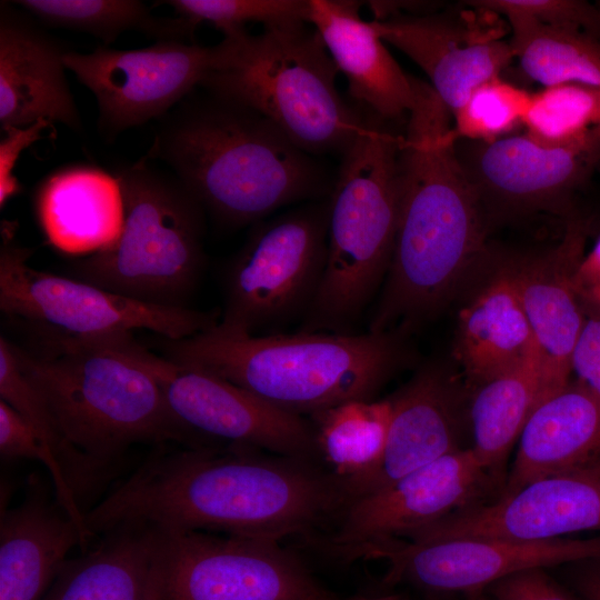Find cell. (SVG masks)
I'll list each match as a JSON object with an SVG mask.
<instances>
[{"mask_svg":"<svg viewBox=\"0 0 600 600\" xmlns=\"http://www.w3.org/2000/svg\"><path fill=\"white\" fill-rule=\"evenodd\" d=\"M351 499L321 461L240 444L157 447L84 516L94 537L131 520L166 531H207L311 543Z\"/></svg>","mask_w":600,"mask_h":600,"instance_id":"obj_1","label":"cell"},{"mask_svg":"<svg viewBox=\"0 0 600 600\" xmlns=\"http://www.w3.org/2000/svg\"><path fill=\"white\" fill-rule=\"evenodd\" d=\"M401 133L394 244L370 332L408 336L486 272L492 248L479 198L462 168L452 116L418 79Z\"/></svg>","mask_w":600,"mask_h":600,"instance_id":"obj_2","label":"cell"},{"mask_svg":"<svg viewBox=\"0 0 600 600\" xmlns=\"http://www.w3.org/2000/svg\"><path fill=\"white\" fill-rule=\"evenodd\" d=\"M160 120L147 158L164 162L222 226H252L330 194L316 157L248 107L199 87Z\"/></svg>","mask_w":600,"mask_h":600,"instance_id":"obj_3","label":"cell"},{"mask_svg":"<svg viewBox=\"0 0 600 600\" xmlns=\"http://www.w3.org/2000/svg\"><path fill=\"white\" fill-rule=\"evenodd\" d=\"M399 332L237 334L217 326L169 340L164 358L227 380L301 417L351 400H372L413 360Z\"/></svg>","mask_w":600,"mask_h":600,"instance_id":"obj_4","label":"cell"},{"mask_svg":"<svg viewBox=\"0 0 600 600\" xmlns=\"http://www.w3.org/2000/svg\"><path fill=\"white\" fill-rule=\"evenodd\" d=\"M124 337L34 336L32 346L13 347L59 433L89 458L122 469L138 444L204 446L178 420L154 377L126 350Z\"/></svg>","mask_w":600,"mask_h":600,"instance_id":"obj_5","label":"cell"},{"mask_svg":"<svg viewBox=\"0 0 600 600\" xmlns=\"http://www.w3.org/2000/svg\"><path fill=\"white\" fill-rule=\"evenodd\" d=\"M339 71L319 32L307 22L241 30L212 46L200 88L248 107L311 156H341L356 139L361 108L342 99Z\"/></svg>","mask_w":600,"mask_h":600,"instance_id":"obj_6","label":"cell"},{"mask_svg":"<svg viewBox=\"0 0 600 600\" xmlns=\"http://www.w3.org/2000/svg\"><path fill=\"white\" fill-rule=\"evenodd\" d=\"M361 111V128L332 181L326 267L301 332L354 333L390 266L401 134L392 130L393 122Z\"/></svg>","mask_w":600,"mask_h":600,"instance_id":"obj_7","label":"cell"},{"mask_svg":"<svg viewBox=\"0 0 600 600\" xmlns=\"http://www.w3.org/2000/svg\"><path fill=\"white\" fill-rule=\"evenodd\" d=\"M147 157L114 172L124 208L109 247L76 261L72 278L144 303L186 307L204 263V210Z\"/></svg>","mask_w":600,"mask_h":600,"instance_id":"obj_8","label":"cell"},{"mask_svg":"<svg viewBox=\"0 0 600 600\" xmlns=\"http://www.w3.org/2000/svg\"><path fill=\"white\" fill-rule=\"evenodd\" d=\"M329 197L254 224L232 258L217 327L247 336L283 333L319 290L328 250Z\"/></svg>","mask_w":600,"mask_h":600,"instance_id":"obj_9","label":"cell"},{"mask_svg":"<svg viewBox=\"0 0 600 600\" xmlns=\"http://www.w3.org/2000/svg\"><path fill=\"white\" fill-rule=\"evenodd\" d=\"M0 246V310L34 336L107 339L146 329L180 340L219 323L217 312L144 303L74 278L28 264L30 248L16 240V226L4 221Z\"/></svg>","mask_w":600,"mask_h":600,"instance_id":"obj_10","label":"cell"},{"mask_svg":"<svg viewBox=\"0 0 600 600\" xmlns=\"http://www.w3.org/2000/svg\"><path fill=\"white\" fill-rule=\"evenodd\" d=\"M501 491L502 484L469 447L351 499L333 528L311 544L341 562H353L368 548L406 540L458 510L496 500Z\"/></svg>","mask_w":600,"mask_h":600,"instance_id":"obj_11","label":"cell"},{"mask_svg":"<svg viewBox=\"0 0 600 600\" xmlns=\"http://www.w3.org/2000/svg\"><path fill=\"white\" fill-rule=\"evenodd\" d=\"M162 600H340L281 542L167 531Z\"/></svg>","mask_w":600,"mask_h":600,"instance_id":"obj_12","label":"cell"},{"mask_svg":"<svg viewBox=\"0 0 600 600\" xmlns=\"http://www.w3.org/2000/svg\"><path fill=\"white\" fill-rule=\"evenodd\" d=\"M122 343L159 382L178 420L202 444H240L320 460L308 418L280 410L217 376L157 356L132 336Z\"/></svg>","mask_w":600,"mask_h":600,"instance_id":"obj_13","label":"cell"},{"mask_svg":"<svg viewBox=\"0 0 600 600\" xmlns=\"http://www.w3.org/2000/svg\"><path fill=\"white\" fill-rule=\"evenodd\" d=\"M212 47L158 40L140 49L67 50L63 62L94 96L99 129L107 138L162 119L203 81Z\"/></svg>","mask_w":600,"mask_h":600,"instance_id":"obj_14","label":"cell"},{"mask_svg":"<svg viewBox=\"0 0 600 600\" xmlns=\"http://www.w3.org/2000/svg\"><path fill=\"white\" fill-rule=\"evenodd\" d=\"M600 557V536L590 539L462 538L412 543L392 541L366 549L361 559L387 563V584L410 583L433 593L484 590L513 573L554 569Z\"/></svg>","mask_w":600,"mask_h":600,"instance_id":"obj_15","label":"cell"},{"mask_svg":"<svg viewBox=\"0 0 600 600\" xmlns=\"http://www.w3.org/2000/svg\"><path fill=\"white\" fill-rule=\"evenodd\" d=\"M456 150L486 221L551 210L600 162V127L582 139L548 146L523 134L492 142L458 140Z\"/></svg>","mask_w":600,"mask_h":600,"instance_id":"obj_16","label":"cell"},{"mask_svg":"<svg viewBox=\"0 0 600 600\" xmlns=\"http://www.w3.org/2000/svg\"><path fill=\"white\" fill-rule=\"evenodd\" d=\"M600 530V457L534 480L491 502L458 510L404 541L462 538L541 540Z\"/></svg>","mask_w":600,"mask_h":600,"instance_id":"obj_17","label":"cell"},{"mask_svg":"<svg viewBox=\"0 0 600 600\" xmlns=\"http://www.w3.org/2000/svg\"><path fill=\"white\" fill-rule=\"evenodd\" d=\"M477 16L452 10L398 14L371 20L386 42L408 56L430 80V86L452 113L484 81L501 77L514 58L510 41Z\"/></svg>","mask_w":600,"mask_h":600,"instance_id":"obj_18","label":"cell"},{"mask_svg":"<svg viewBox=\"0 0 600 600\" xmlns=\"http://www.w3.org/2000/svg\"><path fill=\"white\" fill-rule=\"evenodd\" d=\"M584 243V226L573 221L554 247L506 254L532 331L543 400L570 382L572 354L583 322L573 276Z\"/></svg>","mask_w":600,"mask_h":600,"instance_id":"obj_19","label":"cell"},{"mask_svg":"<svg viewBox=\"0 0 600 600\" xmlns=\"http://www.w3.org/2000/svg\"><path fill=\"white\" fill-rule=\"evenodd\" d=\"M391 417L381 463L353 497L384 488L463 444L470 432V390L444 366L422 367L389 397ZM352 498V499H353Z\"/></svg>","mask_w":600,"mask_h":600,"instance_id":"obj_20","label":"cell"},{"mask_svg":"<svg viewBox=\"0 0 600 600\" xmlns=\"http://www.w3.org/2000/svg\"><path fill=\"white\" fill-rule=\"evenodd\" d=\"M30 17L0 7V126L2 131L40 120L81 129L69 88L66 53Z\"/></svg>","mask_w":600,"mask_h":600,"instance_id":"obj_21","label":"cell"},{"mask_svg":"<svg viewBox=\"0 0 600 600\" xmlns=\"http://www.w3.org/2000/svg\"><path fill=\"white\" fill-rule=\"evenodd\" d=\"M361 6L351 0H309L308 23L346 77L354 104L389 122L407 121L418 100L417 78L400 68L371 21L361 18Z\"/></svg>","mask_w":600,"mask_h":600,"instance_id":"obj_22","label":"cell"},{"mask_svg":"<svg viewBox=\"0 0 600 600\" xmlns=\"http://www.w3.org/2000/svg\"><path fill=\"white\" fill-rule=\"evenodd\" d=\"M167 548L166 530L121 522L93 549L68 559L41 600H162Z\"/></svg>","mask_w":600,"mask_h":600,"instance_id":"obj_23","label":"cell"},{"mask_svg":"<svg viewBox=\"0 0 600 600\" xmlns=\"http://www.w3.org/2000/svg\"><path fill=\"white\" fill-rule=\"evenodd\" d=\"M458 313L453 356L471 391L537 359L532 331L507 256L492 251L486 272Z\"/></svg>","mask_w":600,"mask_h":600,"instance_id":"obj_24","label":"cell"},{"mask_svg":"<svg viewBox=\"0 0 600 600\" xmlns=\"http://www.w3.org/2000/svg\"><path fill=\"white\" fill-rule=\"evenodd\" d=\"M91 537L38 480L23 500L1 508L0 600H41L72 548L86 551Z\"/></svg>","mask_w":600,"mask_h":600,"instance_id":"obj_25","label":"cell"},{"mask_svg":"<svg viewBox=\"0 0 600 600\" xmlns=\"http://www.w3.org/2000/svg\"><path fill=\"white\" fill-rule=\"evenodd\" d=\"M518 440L499 498L599 458L600 399L580 381H570L537 404Z\"/></svg>","mask_w":600,"mask_h":600,"instance_id":"obj_26","label":"cell"},{"mask_svg":"<svg viewBox=\"0 0 600 600\" xmlns=\"http://www.w3.org/2000/svg\"><path fill=\"white\" fill-rule=\"evenodd\" d=\"M36 212L48 242L68 254L90 256L113 243L124 219L114 174L77 164L48 176L36 193Z\"/></svg>","mask_w":600,"mask_h":600,"instance_id":"obj_27","label":"cell"},{"mask_svg":"<svg viewBox=\"0 0 600 600\" xmlns=\"http://www.w3.org/2000/svg\"><path fill=\"white\" fill-rule=\"evenodd\" d=\"M542 400L543 386L537 359L528 360L470 391L471 449L502 487L513 443Z\"/></svg>","mask_w":600,"mask_h":600,"instance_id":"obj_28","label":"cell"},{"mask_svg":"<svg viewBox=\"0 0 600 600\" xmlns=\"http://www.w3.org/2000/svg\"><path fill=\"white\" fill-rule=\"evenodd\" d=\"M390 417L389 398L351 400L309 417L320 461L347 483L351 499L381 463Z\"/></svg>","mask_w":600,"mask_h":600,"instance_id":"obj_29","label":"cell"},{"mask_svg":"<svg viewBox=\"0 0 600 600\" xmlns=\"http://www.w3.org/2000/svg\"><path fill=\"white\" fill-rule=\"evenodd\" d=\"M0 399L36 429L86 514L94 506L93 499L111 484L121 469L89 458L63 439L44 401L22 371L13 343L4 336L0 337Z\"/></svg>","mask_w":600,"mask_h":600,"instance_id":"obj_30","label":"cell"},{"mask_svg":"<svg viewBox=\"0 0 600 600\" xmlns=\"http://www.w3.org/2000/svg\"><path fill=\"white\" fill-rule=\"evenodd\" d=\"M13 4L47 26L81 31L106 44L129 30L157 40H183L194 32L187 20L156 17L138 0H19Z\"/></svg>","mask_w":600,"mask_h":600,"instance_id":"obj_31","label":"cell"},{"mask_svg":"<svg viewBox=\"0 0 600 600\" xmlns=\"http://www.w3.org/2000/svg\"><path fill=\"white\" fill-rule=\"evenodd\" d=\"M522 71L544 87L579 83L600 88V39L521 19L507 20Z\"/></svg>","mask_w":600,"mask_h":600,"instance_id":"obj_32","label":"cell"},{"mask_svg":"<svg viewBox=\"0 0 600 600\" xmlns=\"http://www.w3.org/2000/svg\"><path fill=\"white\" fill-rule=\"evenodd\" d=\"M523 127L533 140L548 146L578 141L600 127V88L562 83L531 94Z\"/></svg>","mask_w":600,"mask_h":600,"instance_id":"obj_33","label":"cell"},{"mask_svg":"<svg viewBox=\"0 0 600 600\" xmlns=\"http://www.w3.org/2000/svg\"><path fill=\"white\" fill-rule=\"evenodd\" d=\"M531 94L501 77L478 86L452 113L456 140L492 142L523 126Z\"/></svg>","mask_w":600,"mask_h":600,"instance_id":"obj_34","label":"cell"},{"mask_svg":"<svg viewBox=\"0 0 600 600\" xmlns=\"http://www.w3.org/2000/svg\"><path fill=\"white\" fill-rule=\"evenodd\" d=\"M163 3L172 7L177 17L187 20L196 28L208 22L223 36L246 30L250 22L263 27L307 22L309 0H169Z\"/></svg>","mask_w":600,"mask_h":600,"instance_id":"obj_35","label":"cell"},{"mask_svg":"<svg viewBox=\"0 0 600 600\" xmlns=\"http://www.w3.org/2000/svg\"><path fill=\"white\" fill-rule=\"evenodd\" d=\"M468 6L497 17L580 31L600 39V8L580 0H476Z\"/></svg>","mask_w":600,"mask_h":600,"instance_id":"obj_36","label":"cell"},{"mask_svg":"<svg viewBox=\"0 0 600 600\" xmlns=\"http://www.w3.org/2000/svg\"><path fill=\"white\" fill-rule=\"evenodd\" d=\"M579 298L583 322L572 354V371L600 399V291Z\"/></svg>","mask_w":600,"mask_h":600,"instance_id":"obj_37","label":"cell"},{"mask_svg":"<svg viewBox=\"0 0 600 600\" xmlns=\"http://www.w3.org/2000/svg\"><path fill=\"white\" fill-rule=\"evenodd\" d=\"M484 591L492 600H576L548 569L534 568L504 577Z\"/></svg>","mask_w":600,"mask_h":600,"instance_id":"obj_38","label":"cell"},{"mask_svg":"<svg viewBox=\"0 0 600 600\" xmlns=\"http://www.w3.org/2000/svg\"><path fill=\"white\" fill-rule=\"evenodd\" d=\"M51 122L40 120L30 126L14 127L3 130L0 142V206H3L17 193L21 186L14 176L16 163L24 149L41 138V132Z\"/></svg>","mask_w":600,"mask_h":600,"instance_id":"obj_39","label":"cell"},{"mask_svg":"<svg viewBox=\"0 0 600 600\" xmlns=\"http://www.w3.org/2000/svg\"><path fill=\"white\" fill-rule=\"evenodd\" d=\"M562 583L576 600H600V557L557 567Z\"/></svg>","mask_w":600,"mask_h":600,"instance_id":"obj_40","label":"cell"},{"mask_svg":"<svg viewBox=\"0 0 600 600\" xmlns=\"http://www.w3.org/2000/svg\"><path fill=\"white\" fill-rule=\"evenodd\" d=\"M573 284L579 297L600 291V237L580 260L573 276Z\"/></svg>","mask_w":600,"mask_h":600,"instance_id":"obj_41","label":"cell"},{"mask_svg":"<svg viewBox=\"0 0 600 600\" xmlns=\"http://www.w3.org/2000/svg\"><path fill=\"white\" fill-rule=\"evenodd\" d=\"M343 600H408V598L402 593H386V594H372V596H364V594L353 596Z\"/></svg>","mask_w":600,"mask_h":600,"instance_id":"obj_42","label":"cell"},{"mask_svg":"<svg viewBox=\"0 0 600 600\" xmlns=\"http://www.w3.org/2000/svg\"><path fill=\"white\" fill-rule=\"evenodd\" d=\"M464 594V600H492L484 590L470 591Z\"/></svg>","mask_w":600,"mask_h":600,"instance_id":"obj_43","label":"cell"},{"mask_svg":"<svg viewBox=\"0 0 600 600\" xmlns=\"http://www.w3.org/2000/svg\"><path fill=\"white\" fill-rule=\"evenodd\" d=\"M432 600H443V599H441V598H434V599H432Z\"/></svg>","mask_w":600,"mask_h":600,"instance_id":"obj_44","label":"cell"}]
</instances>
